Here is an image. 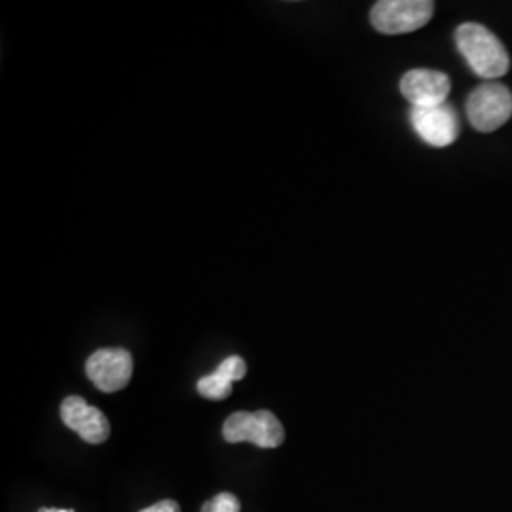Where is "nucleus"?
Here are the masks:
<instances>
[{
	"label": "nucleus",
	"mask_w": 512,
	"mask_h": 512,
	"mask_svg": "<svg viewBox=\"0 0 512 512\" xmlns=\"http://www.w3.org/2000/svg\"><path fill=\"white\" fill-rule=\"evenodd\" d=\"M435 14L429 0H382L370 10L372 27L384 35H406L425 27Z\"/></svg>",
	"instance_id": "2"
},
{
	"label": "nucleus",
	"mask_w": 512,
	"mask_h": 512,
	"mask_svg": "<svg viewBox=\"0 0 512 512\" xmlns=\"http://www.w3.org/2000/svg\"><path fill=\"white\" fill-rule=\"evenodd\" d=\"M139 512H181V505L173 499H164V501H158L156 505Z\"/></svg>",
	"instance_id": "11"
},
{
	"label": "nucleus",
	"mask_w": 512,
	"mask_h": 512,
	"mask_svg": "<svg viewBox=\"0 0 512 512\" xmlns=\"http://www.w3.org/2000/svg\"><path fill=\"white\" fill-rule=\"evenodd\" d=\"M232 385L234 382L217 368L213 374L203 376L198 382V393L209 401H224L232 395Z\"/></svg>",
	"instance_id": "9"
},
{
	"label": "nucleus",
	"mask_w": 512,
	"mask_h": 512,
	"mask_svg": "<svg viewBox=\"0 0 512 512\" xmlns=\"http://www.w3.org/2000/svg\"><path fill=\"white\" fill-rule=\"evenodd\" d=\"M38 512H74L73 509H42Z\"/></svg>",
	"instance_id": "12"
},
{
	"label": "nucleus",
	"mask_w": 512,
	"mask_h": 512,
	"mask_svg": "<svg viewBox=\"0 0 512 512\" xmlns=\"http://www.w3.org/2000/svg\"><path fill=\"white\" fill-rule=\"evenodd\" d=\"M222 437L226 442H253L258 448H277L285 442V429L274 412H236L224 421Z\"/></svg>",
	"instance_id": "4"
},
{
	"label": "nucleus",
	"mask_w": 512,
	"mask_h": 512,
	"mask_svg": "<svg viewBox=\"0 0 512 512\" xmlns=\"http://www.w3.org/2000/svg\"><path fill=\"white\" fill-rule=\"evenodd\" d=\"M452 92L448 74L431 69H414L401 78V93L414 109L444 105Z\"/></svg>",
	"instance_id": "7"
},
{
	"label": "nucleus",
	"mask_w": 512,
	"mask_h": 512,
	"mask_svg": "<svg viewBox=\"0 0 512 512\" xmlns=\"http://www.w3.org/2000/svg\"><path fill=\"white\" fill-rule=\"evenodd\" d=\"M412 128L429 147L444 148L456 143L459 135L458 112L448 103L439 107L410 110Z\"/></svg>",
	"instance_id": "6"
},
{
	"label": "nucleus",
	"mask_w": 512,
	"mask_h": 512,
	"mask_svg": "<svg viewBox=\"0 0 512 512\" xmlns=\"http://www.w3.org/2000/svg\"><path fill=\"white\" fill-rule=\"evenodd\" d=\"M61 420L90 444H103L109 439L110 423L107 416L86 403L82 397H67L61 404Z\"/></svg>",
	"instance_id": "8"
},
{
	"label": "nucleus",
	"mask_w": 512,
	"mask_h": 512,
	"mask_svg": "<svg viewBox=\"0 0 512 512\" xmlns=\"http://www.w3.org/2000/svg\"><path fill=\"white\" fill-rule=\"evenodd\" d=\"M456 46L471 71L486 82H497L511 69V55L501 40L480 23H463L456 31Z\"/></svg>",
	"instance_id": "1"
},
{
	"label": "nucleus",
	"mask_w": 512,
	"mask_h": 512,
	"mask_svg": "<svg viewBox=\"0 0 512 512\" xmlns=\"http://www.w3.org/2000/svg\"><path fill=\"white\" fill-rule=\"evenodd\" d=\"M241 505L236 495L222 492V494L215 495L211 501L203 503L202 512H239Z\"/></svg>",
	"instance_id": "10"
},
{
	"label": "nucleus",
	"mask_w": 512,
	"mask_h": 512,
	"mask_svg": "<svg viewBox=\"0 0 512 512\" xmlns=\"http://www.w3.org/2000/svg\"><path fill=\"white\" fill-rule=\"evenodd\" d=\"M512 116V93L505 84L484 82L467 99V118L480 133H492Z\"/></svg>",
	"instance_id": "3"
},
{
	"label": "nucleus",
	"mask_w": 512,
	"mask_h": 512,
	"mask_svg": "<svg viewBox=\"0 0 512 512\" xmlns=\"http://www.w3.org/2000/svg\"><path fill=\"white\" fill-rule=\"evenodd\" d=\"M86 374L99 391H120L131 380L133 357L129 351L122 348L99 349L88 359Z\"/></svg>",
	"instance_id": "5"
}]
</instances>
